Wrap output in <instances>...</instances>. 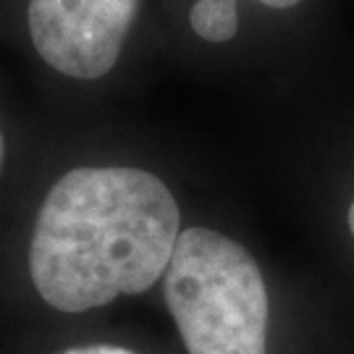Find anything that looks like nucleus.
<instances>
[{"mask_svg": "<svg viewBox=\"0 0 354 354\" xmlns=\"http://www.w3.org/2000/svg\"><path fill=\"white\" fill-rule=\"evenodd\" d=\"M181 215L160 178L127 165L74 168L45 197L29 273L45 302L87 313L165 276Z\"/></svg>", "mask_w": 354, "mask_h": 354, "instance_id": "f257e3e1", "label": "nucleus"}, {"mask_svg": "<svg viewBox=\"0 0 354 354\" xmlns=\"http://www.w3.org/2000/svg\"><path fill=\"white\" fill-rule=\"evenodd\" d=\"M165 302L189 354H268V289L254 257L213 228L181 231Z\"/></svg>", "mask_w": 354, "mask_h": 354, "instance_id": "f03ea898", "label": "nucleus"}, {"mask_svg": "<svg viewBox=\"0 0 354 354\" xmlns=\"http://www.w3.org/2000/svg\"><path fill=\"white\" fill-rule=\"evenodd\" d=\"M140 0H29L35 50L71 79H100L124 50Z\"/></svg>", "mask_w": 354, "mask_h": 354, "instance_id": "7ed1b4c3", "label": "nucleus"}, {"mask_svg": "<svg viewBox=\"0 0 354 354\" xmlns=\"http://www.w3.org/2000/svg\"><path fill=\"white\" fill-rule=\"evenodd\" d=\"M257 3H266L270 8H291L299 0H257ZM189 24L203 39L226 42L239 29L236 0H197L189 11Z\"/></svg>", "mask_w": 354, "mask_h": 354, "instance_id": "20e7f679", "label": "nucleus"}, {"mask_svg": "<svg viewBox=\"0 0 354 354\" xmlns=\"http://www.w3.org/2000/svg\"><path fill=\"white\" fill-rule=\"evenodd\" d=\"M64 354H134L121 346H108V344H95V346H79V349H68Z\"/></svg>", "mask_w": 354, "mask_h": 354, "instance_id": "39448f33", "label": "nucleus"}, {"mask_svg": "<svg viewBox=\"0 0 354 354\" xmlns=\"http://www.w3.org/2000/svg\"><path fill=\"white\" fill-rule=\"evenodd\" d=\"M349 231H352V236H354V203H352V207H349Z\"/></svg>", "mask_w": 354, "mask_h": 354, "instance_id": "423d86ee", "label": "nucleus"}, {"mask_svg": "<svg viewBox=\"0 0 354 354\" xmlns=\"http://www.w3.org/2000/svg\"><path fill=\"white\" fill-rule=\"evenodd\" d=\"M0 165H3V134H0Z\"/></svg>", "mask_w": 354, "mask_h": 354, "instance_id": "0eeeda50", "label": "nucleus"}]
</instances>
